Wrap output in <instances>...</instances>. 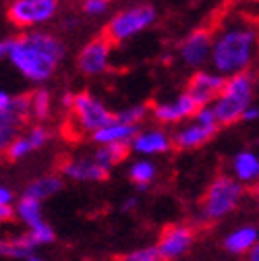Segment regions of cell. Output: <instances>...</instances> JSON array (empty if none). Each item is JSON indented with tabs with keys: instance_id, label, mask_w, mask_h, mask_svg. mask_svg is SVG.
Returning <instances> with one entry per match:
<instances>
[{
	"instance_id": "6da1fadb",
	"label": "cell",
	"mask_w": 259,
	"mask_h": 261,
	"mask_svg": "<svg viewBox=\"0 0 259 261\" xmlns=\"http://www.w3.org/2000/svg\"><path fill=\"white\" fill-rule=\"evenodd\" d=\"M67 56L64 42L46 29H29L17 38H9L7 60L29 83L42 85L50 81Z\"/></svg>"
},
{
	"instance_id": "7a4b0ae2",
	"label": "cell",
	"mask_w": 259,
	"mask_h": 261,
	"mask_svg": "<svg viewBox=\"0 0 259 261\" xmlns=\"http://www.w3.org/2000/svg\"><path fill=\"white\" fill-rule=\"evenodd\" d=\"M257 52V27L247 17H230L212 31L210 67L222 77L251 71Z\"/></svg>"
},
{
	"instance_id": "3957f363",
	"label": "cell",
	"mask_w": 259,
	"mask_h": 261,
	"mask_svg": "<svg viewBox=\"0 0 259 261\" xmlns=\"http://www.w3.org/2000/svg\"><path fill=\"white\" fill-rule=\"evenodd\" d=\"M255 75L251 71L226 77L220 95L214 100L212 110L220 126H230L241 122L243 112L255 100Z\"/></svg>"
},
{
	"instance_id": "277c9868",
	"label": "cell",
	"mask_w": 259,
	"mask_h": 261,
	"mask_svg": "<svg viewBox=\"0 0 259 261\" xmlns=\"http://www.w3.org/2000/svg\"><path fill=\"white\" fill-rule=\"evenodd\" d=\"M156 21H158V9L153 5H149V3L128 5L108 19L104 38L112 46L131 42L137 36L145 34L147 29H151L156 25Z\"/></svg>"
},
{
	"instance_id": "5b68a950",
	"label": "cell",
	"mask_w": 259,
	"mask_h": 261,
	"mask_svg": "<svg viewBox=\"0 0 259 261\" xmlns=\"http://www.w3.org/2000/svg\"><path fill=\"white\" fill-rule=\"evenodd\" d=\"M243 195H245V187L237 182L230 174H222L214 178L203 193L199 218L203 222H218L226 216H230L243 201Z\"/></svg>"
},
{
	"instance_id": "8992f818",
	"label": "cell",
	"mask_w": 259,
	"mask_h": 261,
	"mask_svg": "<svg viewBox=\"0 0 259 261\" xmlns=\"http://www.w3.org/2000/svg\"><path fill=\"white\" fill-rule=\"evenodd\" d=\"M69 112L73 114V120L81 133H89V135L110 124L116 116L98 95H93L89 91H79L73 95V104Z\"/></svg>"
},
{
	"instance_id": "52a82bcc",
	"label": "cell",
	"mask_w": 259,
	"mask_h": 261,
	"mask_svg": "<svg viewBox=\"0 0 259 261\" xmlns=\"http://www.w3.org/2000/svg\"><path fill=\"white\" fill-rule=\"evenodd\" d=\"M60 11L58 0H11L7 7L9 21L19 29H38L48 25Z\"/></svg>"
},
{
	"instance_id": "ba28073f",
	"label": "cell",
	"mask_w": 259,
	"mask_h": 261,
	"mask_svg": "<svg viewBox=\"0 0 259 261\" xmlns=\"http://www.w3.org/2000/svg\"><path fill=\"white\" fill-rule=\"evenodd\" d=\"M210 52H212V31L205 27L193 29L191 34H187L176 48V54L180 62L191 71L205 69V64H210Z\"/></svg>"
},
{
	"instance_id": "9c48e42d",
	"label": "cell",
	"mask_w": 259,
	"mask_h": 261,
	"mask_svg": "<svg viewBox=\"0 0 259 261\" xmlns=\"http://www.w3.org/2000/svg\"><path fill=\"white\" fill-rule=\"evenodd\" d=\"M77 71L83 73L85 77H100L104 75L110 64H112V44L102 36L89 40L75 58Z\"/></svg>"
},
{
	"instance_id": "30bf717a",
	"label": "cell",
	"mask_w": 259,
	"mask_h": 261,
	"mask_svg": "<svg viewBox=\"0 0 259 261\" xmlns=\"http://www.w3.org/2000/svg\"><path fill=\"white\" fill-rule=\"evenodd\" d=\"M193 243H195V232H193V228L189 224H170L162 230L153 247L164 261H174L187 255Z\"/></svg>"
},
{
	"instance_id": "8fae6325",
	"label": "cell",
	"mask_w": 259,
	"mask_h": 261,
	"mask_svg": "<svg viewBox=\"0 0 259 261\" xmlns=\"http://www.w3.org/2000/svg\"><path fill=\"white\" fill-rule=\"evenodd\" d=\"M222 75L214 73L212 69H199V71H193L189 83H187V95L191 97L193 102L197 104V108L201 106H212L214 100L220 95L222 85H224Z\"/></svg>"
},
{
	"instance_id": "7c38bea8",
	"label": "cell",
	"mask_w": 259,
	"mask_h": 261,
	"mask_svg": "<svg viewBox=\"0 0 259 261\" xmlns=\"http://www.w3.org/2000/svg\"><path fill=\"white\" fill-rule=\"evenodd\" d=\"M220 130V126H210V124H201L195 120H189V122H180L178 128L170 135L172 147L174 149H199L203 147L208 141H212L216 137V133Z\"/></svg>"
},
{
	"instance_id": "4fadbf2b",
	"label": "cell",
	"mask_w": 259,
	"mask_h": 261,
	"mask_svg": "<svg viewBox=\"0 0 259 261\" xmlns=\"http://www.w3.org/2000/svg\"><path fill=\"white\" fill-rule=\"evenodd\" d=\"M195 110H197V104L187 95V91L178 93L174 100L160 102L153 108H149L151 116L160 124H164V126H168V124H180V122L191 120V116L195 114Z\"/></svg>"
},
{
	"instance_id": "5bb4252c",
	"label": "cell",
	"mask_w": 259,
	"mask_h": 261,
	"mask_svg": "<svg viewBox=\"0 0 259 261\" xmlns=\"http://www.w3.org/2000/svg\"><path fill=\"white\" fill-rule=\"evenodd\" d=\"M128 149L141 158L164 155L172 149L170 133H166L164 128H139L128 143Z\"/></svg>"
},
{
	"instance_id": "9a60e30c",
	"label": "cell",
	"mask_w": 259,
	"mask_h": 261,
	"mask_svg": "<svg viewBox=\"0 0 259 261\" xmlns=\"http://www.w3.org/2000/svg\"><path fill=\"white\" fill-rule=\"evenodd\" d=\"M50 137H52V133L48 130V126H44V124H34V126L27 130V133L17 135V137L11 141V145L7 147L5 153H7V158H9L11 162L25 160L27 155H31L34 151L42 149V147L50 141Z\"/></svg>"
},
{
	"instance_id": "2e32d148",
	"label": "cell",
	"mask_w": 259,
	"mask_h": 261,
	"mask_svg": "<svg viewBox=\"0 0 259 261\" xmlns=\"http://www.w3.org/2000/svg\"><path fill=\"white\" fill-rule=\"evenodd\" d=\"M60 172H62V176H67L75 182H102L108 178V172L91 155L73 158L69 162H64Z\"/></svg>"
},
{
	"instance_id": "e0dca14e",
	"label": "cell",
	"mask_w": 259,
	"mask_h": 261,
	"mask_svg": "<svg viewBox=\"0 0 259 261\" xmlns=\"http://www.w3.org/2000/svg\"><path fill=\"white\" fill-rule=\"evenodd\" d=\"M139 128L141 126L122 122V120H118L114 116V120L110 124H106L100 130H95V133L91 135V141L95 145H128Z\"/></svg>"
},
{
	"instance_id": "ac0fdd59",
	"label": "cell",
	"mask_w": 259,
	"mask_h": 261,
	"mask_svg": "<svg viewBox=\"0 0 259 261\" xmlns=\"http://www.w3.org/2000/svg\"><path fill=\"white\" fill-rule=\"evenodd\" d=\"M230 176L245 185H253L259 178V155L253 149H241L230 160Z\"/></svg>"
},
{
	"instance_id": "d6986e66",
	"label": "cell",
	"mask_w": 259,
	"mask_h": 261,
	"mask_svg": "<svg viewBox=\"0 0 259 261\" xmlns=\"http://www.w3.org/2000/svg\"><path fill=\"white\" fill-rule=\"evenodd\" d=\"M259 243V230L255 224H241L224 237L222 245L230 255H247Z\"/></svg>"
},
{
	"instance_id": "ffe728a7",
	"label": "cell",
	"mask_w": 259,
	"mask_h": 261,
	"mask_svg": "<svg viewBox=\"0 0 259 261\" xmlns=\"http://www.w3.org/2000/svg\"><path fill=\"white\" fill-rule=\"evenodd\" d=\"M62 189H64L62 176H58V174H44V176H38V178H34L31 182H27L21 195H25V197H31V199H38V201L44 203L46 199L58 195Z\"/></svg>"
},
{
	"instance_id": "44dd1931",
	"label": "cell",
	"mask_w": 259,
	"mask_h": 261,
	"mask_svg": "<svg viewBox=\"0 0 259 261\" xmlns=\"http://www.w3.org/2000/svg\"><path fill=\"white\" fill-rule=\"evenodd\" d=\"M52 104H54L52 93L44 87H38L27 93V114H29V118L38 120V124H42L46 118H50Z\"/></svg>"
},
{
	"instance_id": "7402d4cb",
	"label": "cell",
	"mask_w": 259,
	"mask_h": 261,
	"mask_svg": "<svg viewBox=\"0 0 259 261\" xmlns=\"http://www.w3.org/2000/svg\"><path fill=\"white\" fill-rule=\"evenodd\" d=\"M156 176H158V166L151 162V158H139L128 166V180L137 187V191L149 189Z\"/></svg>"
},
{
	"instance_id": "603a6c76",
	"label": "cell",
	"mask_w": 259,
	"mask_h": 261,
	"mask_svg": "<svg viewBox=\"0 0 259 261\" xmlns=\"http://www.w3.org/2000/svg\"><path fill=\"white\" fill-rule=\"evenodd\" d=\"M36 251L34 241L29 239V234H19L11 239H0V257L7 259H25Z\"/></svg>"
},
{
	"instance_id": "cb8c5ba5",
	"label": "cell",
	"mask_w": 259,
	"mask_h": 261,
	"mask_svg": "<svg viewBox=\"0 0 259 261\" xmlns=\"http://www.w3.org/2000/svg\"><path fill=\"white\" fill-rule=\"evenodd\" d=\"M13 214L27 226H36L44 220V205L42 201L38 199H31V197H25V195H21V197L17 199V205L13 207Z\"/></svg>"
},
{
	"instance_id": "d4e9b609",
	"label": "cell",
	"mask_w": 259,
	"mask_h": 261,
	"mask_svg": "<svg viewBox=\"0 0 259 261\" xmlns=\"http://www.w3.org/2000/svg\"><path fill=\"white\" fill-rule=\"evenodd\" d=\"M128 151H131V149H128V145H100L98 149L91 153V158L110 174V170L116 164H120V162L128 155Z\"/></svg>"
},
{
	"instance_id": "484cf974",
	"label": "cell",
	"mask_w": 259,
	"mask_h": 261,
	"mask_svg": "<svg viewBox=\"0 0 259 261\" xmlns=\"http://www.w3.org/2000/svg\"><path fill=\"white\" fill-rule=\"evenodd\" d=\"M27 234H29V239H31V241H34V245H36V247L52 245V243H54V239H56L54 228H52L46 220H42V222H40V224H36V226H31L29 230H27Z\"/></svg>"
},
{
	"instance_id": "4316f807",
	"label": "cell",
	"mask_w": 259,
	"mask_h": 261,
	"mask_svg": "<svg viewBox=\"0 0 259 261\" xmlns=\"http://www.w3.org/2000/svg\"><path fill=\"white\" fill-rule=\"evenodd\" d=\"M147 114H149V106H147V104H133V106L122 108V110L116 114V118L122 120V122H128V124L141 126V122L147 118Z\"/></svg>"
},
{
	"instance_id": "83f0119b",
	"label": "cell",
	"mask_w": 259,
	"mask_h": 261,
	"mask_svg": "<svg viewBox=\"0 0 259 261\" xmlns=\"http://www.w3.org/2000/svg\"><path fill=\"white\" fill-rule=\"evenodd\" d=\"M108 7H110L108 0H83V3H81L83 15L85 17H91V19L104 17L108 13Z\"/></svg>"
},
{
	"instance_id": "f1b7e54d",
	"label": "cell",
	"mask_w": 259,
	"mask_h": 261,
	"mask_svg": "<svg viewBox=\"0 0 259 261\" xmlns=\"http://www.w3.org/2000/svg\"><path fill=\"white\" fill-rule=\"evenodd\" d=\"M162 259L156 251V247H141L124 255V261H158Z\"/></svg>"
},
{
	"instance_id": "f546056e",
	"label": "cell",
	"mask_w": 259,
	"mask_h": 261,
	"mask_svg": "<svg viewBox=\"0 0 259 261\" xmlns=\"http://www.w3.org/2000/svg\"><path fill=\"white\" fill-rule=\"evenodd\" d=\"M15 203V191L0 185V207H13Z\"/></svg>"
},
{
	"instance_id": "4dcf8cb0",
	"label": "cell",
	"mask_w": 259,
	"mask_h": 261,
	"mask_svg": "<svg viewBox=\"0 0 259 261\" xmlns=\"http://www.w3.org/2000/svg\"><path fill=\"white\" fill-rule=\"evenodd\" d=\"M257 116H259V110H257V106H255V102L243 112V116H241V120L243 122H255L257 120Z\"/></svg>"
},
{
	"instance_id": "1f68e13d",
	"label": "cell",
	"mask_w": 259,
	"mask_h": 261,
	"mask_svg": "<svg viewBox=\"0 0 259 261\" xmlns=\"http://www.w3.org/2000/svg\"><path fill=\"white\" fill-rule=\"evenodd\" d=\"M137 197H128V199H124L122 203H120V212H131V210H135L137 207Z\"/></svg>"
},
{
	"instance_id": "d6a6232c",
	"label": "cell",
	"mask_w": 259,
	"mask_h": 261,
	"mask_svg": "<svg viewBox=\"0 0 259 261\" xmlns=\"http://www.w3.org/2000/svg\"><path fill=\"white\" fill-rule=\"evenodd\" d=\"M11 93L9 91H5V89H0V112H5V108L9 106V102H11Z\"/></svg>"
},
{
	"instance_id": "836d02e7",
	"label": "cell",
	"mask_w": 259,
	"mask_h": 261,
	"mask_svg": "<svg viewBox=\"0 0 259 261\" xmlns=\"http://www.w3.org/2000/svg\"><path fill=\"white\" fill-rule=\"evenodd\" d=\"M13 216H15V214H13V207H0V224L9 222Z\"/></svg>"
},
{
	"instance_id": "e575fe53",
	"label": "cell",
	"mask_w": 259,
	"mask_h": 261,
	"mask_svg": "<svg viewBox=\"0 0 259 261\" xmlns=\"http://www.w3.org/2000/svg\"><path fill=\"white\" fill-rule=\"evenodd\" d=\"M73 95H75V93H71V91H67V93L62 95V100H60L62 108H69V110H71V104H73Z\"/></svg>"
},
{
	"instance_id": "d590c367",
	"label": "cell",
	"mask_w": 259,
	"mask_h": 261,
	"mask_svg": "<svg viewBox=\"0 0 259 261\" xmlns=\"http://www.w3.org/2000/svg\"><path fill=\"white\" fill-rule=\"evenodd\" d=\"M247 261H259V245L253 247V249L247 253Z\"/></svg>"
},
{
	"instance_id": "8d00e7d4",
	"label": "cell",
	"mask_w": 259,
	"mask_h": 261,
	"mask_svg": "<svg viewBox=\"0 0 259 261\" xmlns=\"http://www.w3.org/2000/svg\"><path fill=\"white\" fill-rule=\"evenodd\" d=\"M7 48H9V40H0V60L7 58Z\"/></svg>"
},
{
	"instance_id": "74e56055",
	"label": "cell",
	"mask_w": 259,
	"mask_h": 261,
	"mask_svg": "<svg viewBox=\"0 0 259 261\" xmlns=\"http://www.w3.org/2000/svg\"><path fill=\"white\" fill-rule=\"evenodd\" d=\"M25 261H44L42 257H38V255H34V253H31L29 257H25Z\"/></svg>"
},
{
	"instance_id": "f35d334b",
	"label": "cell",
	"mask_w": 259,
	"mask_h": 261,
	"mask_svg": "<svg viewBox=\"0 0 259 261\" xmlns=\"http://www.w3.org/2000/svg\"><path fill=\"white\" fill-rule=\"evenodd\" d=\"M158 261H164V259H158Z\"/></svg>"
},
{
	"instance_id": "ab89813d",
	"label": "cell",
	"mask_w": 259,
	"mask_h": 261,
	"mask_svg": "<svg viewBox=\"0 0 259 261\" xmlns=\"http://www.w3.org/2000/svg\"><path fill=\"white\" fill-rule=\"evenodd\" d=\"M108 3H112V0H108Z\"/></svg>"
}]
</instances>
